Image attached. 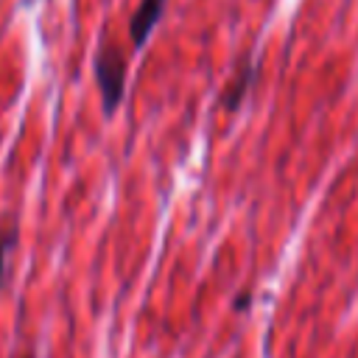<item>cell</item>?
Here are the masks:
<instances>
[{"mask_svg": "<svg viewBox=\"0 0 358 358\" xmlns=\"http://www.w3.org/2000/svg\"><path fill=\"white\" fill-rule=\"evenodd\" d=\"M95 78H98V90H101V101H103V112L115 115V109L123 101L126 92V56L115 42H106L98 48L95 56Z\"/></svg>", "mask_w": 358, "mask_h": 358, "instance_id": "6da1fadb", "label": "cell"}, {"mask_svg": "<svg viewBox=\"0 0 358 358\" xmlns=\"http://www.w3.org/2000/svg\"><path fill=\"white\" fill-rule=\"evenodd\" d=\"M162 8H165V0H140L131 22H129V34H131V42L134 48H143L154 31V25L159 22L162 17Z\"/></svg>", "mask_w": 358, "mask_h": 358, "instance_id": "7a4b0ae2", "label": "cell"}, {"mask_svg": "<svg viewBox=\"0 0 358 358\" xmlns=\"http://www.w3.org/2000/svg\"><path fill=\"white\" fill-rule=\"evenodd\" d=\"M252 81H255V64H252V62H246V64H243V67L229 78L227 90L221 92L224 109H238V103L243 101V95H246V90L252 87Z\"/></svg>", "mask_w": 358, "mask_h": 358, "instance_id": "3957f363", "label": "cell"}, {"mask_svg": "<svg viewBox=\"0 0 358 358\" xmlns=\"http://www.w3.org/2000/svg\"><path fill=\"white\" fill-rule=\"evenodd\" d=\"M14 246V229H6L0 235V288L6 280V268H8V249Z\"/></svg>", "mask_w": 358, "mask_h": 358, "instance_id": "277c9868", "label": "cell"}, {"mask_svg": "<svg viewBox=\"0 0 358 358\" xmlns=\"http://www.w3.org/2000/svg\"><path fill=\"white\" fill-rule=\"evenodd\" d=\"M246 305H249V294H241V296L235 299V308H238V310H243Z\"/></svg>", "mask_w": 358, "mask_h": 358, "instance_id": "5b68a950", "label": "cell"}, {"mask_svg": "<svg viewBox=\"0 0 358 358\" xmlns=\"http://www.w3.org/2000/svg\"><path fill=\"white\" fill-rule=\"evenodd\" d=\"M20 358H36V352H22Z\"/></svg>", "mask_w": 358, "mask_h": 358, "instance_id": "8992f818", "label": "cell"}]
</instances>
